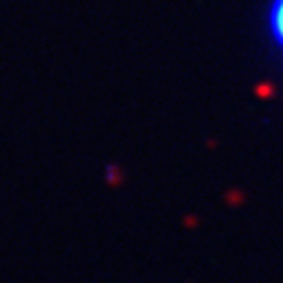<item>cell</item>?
<instances>
[{
    "instance_id": "1",
    "label": "cell",
    "mask_w": 283,
    "mask_h": 283,
    "mask_svg": "<svg viewBox=\"0 0 283 283\" xmlns=\"http://www.w3.org/2000/svg\"><path fill=\"white\" fill-rule=\"evenodd\" d=\"M266 29L272 45L283 56V0H270L266 9Z\"/></svg>"
}]
</instances>
